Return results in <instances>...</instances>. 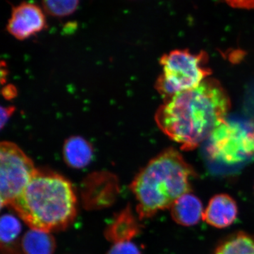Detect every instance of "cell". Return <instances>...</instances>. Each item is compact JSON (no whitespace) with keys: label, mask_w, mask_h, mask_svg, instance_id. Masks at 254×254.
<instances>
[{"label":"cell","mask_w":254,"mask_h":254,"mask_svg":"<svg viewBox=\"0 0 254 254\" xmlns=\"http://www.w3.org/2000/svg\"><path fill=\"white\" fill-rule=\"evenodd\" d=\"M231 100L220 81L208 78L193 89L164 100L155 113L160 130L185 151L208 140L226 122Z\"/></svg>","instance_id":"obj_1"},{"label":"cell","mask_w":254,"mask_h":254,"mask_svg":"<svg viewBox=\"0 0 254 254\" xmlns=\"http://www.w3.org/2000/svg\"><path fill=\"white\" fill-rule=\"evenodd\" d=\"M9 208L33 230L62 231L77 214V197L72 184L58 174L37 170Z\"/></svg>","instance_id":"obj_2"},{"label":"cell","mask_w":254,"mask_h":254,"mask_svg":"<svg viewBox=\"0 0 254 254\" xmlns=\"http://www.w3.org/2000/svg\"><path fill=\"white\" fill-rule=\"evenodd\" d=\"M196 175L183 155L173 148L151 159L130 185L138 203L139 220L171 208L175 200L191 192V181Z\"/></svg>","instance_id":"obj_3"},{"label":"cell","mask_w":254,"mask_h":254,"mask_svg":"<svg viewBox=\"0 0 254 254\" xmlns=\"http://www.w3.org/2000/svg\"><path fill=\"white\" fill-rule=\"evenodd\" d=\"M163 71L155 88L164 100L196 88L209 78L208 55L205 51L192 53L188 50H175L160 58Z\"/></svg>","instance_id":"obj_4"},{"label":"cell","mask_w":254,"mask_h":254,"mask_svg":"<svg viewBox=\"0 0 254 254\" xmlns=\"http://www.w3.org/2000/svg\"><path fill=\"white\" fill-rule=\"evenodd\" d=\"M38 169L17 145L3 141L0 145L1 207H9L23 191Z\"/></svg>","instance_id":"obj_5"},{"label":"cell","mask_w":254,"mask_h":254,"mask_svg":"<svg viewBox=\"0 0 254 254\" xmlns=\"http://www.w3.org/2000/svg\"><path fill=\"white\" fill-rule=\"evenodd\" d=\"M208 151L213 160L227 164L242 163L254 154L252 130L225 122L208 138Z\"/></svg>","instance_id":"obj_6"},{"label":"cell","mask_w":254,"mask_h":254,"mask_svg":"<svg viewBox=\"0 0 254 254\" xmlns=\"http://www.w3.org/2000/svg\"><path fill=\"white\" fill-rule=\"evenodd\" d=\"M119 193L118 178L113 174L100 172L90 175L82 186L84 208L96 210L113 204Z\"/></svg>","instance_id":"obj_7"},{"label":"cell","mask_w":254,"mask_h":254,"mask_svg":"<svg viewBox=\"0 0 254 254\" xmlns=\"http://www.w3.org/2000/svg\"><path fill=\"white\" fill-rule=\"evenodd\" d=\"M46 26V16L41 7L22 2L13 7L6 29L15 38L23 41L40 33Z\"/></svg>","instance_id":"obj_8"},{"label":"cell","mask_w":254,"mask_h":254,"mask_svg":"<svg viewBox=\"0 0 254 254\" xmlns=\"http://www.w3.org/2000/svg\"><path fill=\"white\" fill-rule=\"evenodd\" d=\"M238 215L237 202L226 193L212 197L203 213V220L216 228H226L236 220Z\"/></svg>","instance_id":"obj_9"},{"label":"cell","mask_w":254,"mask_h":254,"mask_svg":"<svg viewBox=\"0 0 254 254\" xmlns=\"http://www.w3.org/2000/svg\"><path fill=\"white\" fill-rule=\"evenodd\" d=\"M141 231V225L132 212L131 206L117 214L105 229V238L113 244L131 241Z\"/></svg>","instance_id":"obj_10"},{"label":"cell","mask_w":254,"mask_h":254,"mask_svg":"<svg viewBox=\"0 0 254 254\" xmlns=\"http://www.w3.org/2000/svg\"><path fill=\"white\" fill-rule=\"evenodd\" d=\"M170 213L174 221L185 227L193 226L203 220L204 209L198 197L193 193H185L170 208Z\"/></svg>","instance_id":"obj_11"},{"label":"cell","mask_w":254,"mask_h":254,"mask_svg":"<svg viewBox=\"0 0 254 254\" xmlns=\"http://www.w3.org/2000/svg\"><path fill=\"white\" fill-rule=\"evenodd\" d=\"M63 158L70 168L80 170L88 166L93 157L91 143L81 136L68 138L63 146Z\"/></svg>","instance_id":"obj_12"},{"label":"cell","mask_w":254,"mask_h":254,"mask_svg":"<svg viewBox=\"0 0 254 254\" xmlns=\"http://www.w3.org/2000/svg\"><path fill=\"white\" fill-rule=\"evenodd\" d=\"M21 222L11 214H4L0 222V240L1 254H23L20 235Z\"/></svg>","instance_id":"obj_13"},{"label":"cell","mask_w":254,"mask_h":254,"mask_svg":"<svg viewBox=\"0 0 254 254\" xmlns=\"http://www.w3.org/2000/svg\"><path fill=\"white\" fill-rule=\"evenodd\" d=\"M23 254H54L56 241L51 232L42 230H28L21 239Z\"/></svg>","instance_id":"obj_14"},{"label":"cell","mask_w":254,"mask_h":254,"mask_svg":"<svg viewBox=\"0 0 254 254\" xmlns=\"http://www.w3.org/2000/svg\"><path fill=\"white\" fill-rule=\"evenodd\" d=\"M213 254H254V235L245 232L232 234L219 243Z\"/></svg>","instance_id":"obj_15"},{"label":"cell","mask_w":254,"mask_h":254,"mask_svg":"<svg viewBox=\"0 0 254 254\" xmlns=\"http://www.w3.org/2000/svg\"><path fill=\"white\" fill-rule=\"evenodd\" d=\"M42 3L47 14L55 17H65L77 9L79 0H42Z\"/></svg>","instance_id":"obj_16"},{"label":"cell","mask_w":254,"mask_h":254,"mask_svg":"<svg viewBox=\"0 0 254 254\" xmlns=\"http://www.w3.org/2000/svg\"><path fill=\"white\" fill-rule=\"evenodd\" d=\"M106 254H141V252L131 241H128L113 244Z\"/></svg>","instance_id":"obj_17"},{"label":"cell","mask_w":254,"mask_h":254,"mask_svg":"<svg viewBox=\"0 0 254 254\" xmlns=\"http://www.w3.org/2000/svg\"><path fill=\"white\" fill-rule=\"evenodd\" d=\"M225 1L235 8L240 9H254V0H225Z\"/></svg>","instance_id":"obj_18"},{"label":"cell","mask_w":254,"mask_h":254,"mask_svg":"<svg viewBox=\"0 0 254 254\" xmlns=\"http://www.w3.org/2000/svg\"><path fill=\"white\" fill-rule=\"evenodd\" d=\"M14 107H1V128L4 126L5 124L7 123L8 120L11 118V115L14 113Z\"/></svg>","instance_id":"obj_19"},{"label":"cell","mask_w":254,"mask_h":254,"mask_svg":"<svg viewBox=\"0 0 254 254\" xmlns=\"http://www.w3.org/2000/svg\"><path fill=\"white\" fill-rule=\"evenodd\" d=\"M16 89H13V87L11 86H8L5 87L4 89L3 90V95L6 99H10L12 98L16 95Z\"/></svg>","instance_id":"obj_20"},{"label":"cell","mask_w":254,"mask_h":254,"mask_svg":"<svg viewBox=\"0 0 254 254\" xmlns=\"http://www.w3.org/2000/svg\"><path fill=\"white\" fill-rule=\"evenodd\" d=\"M252 133H253V138H254V127L253 129H252Z\"/></svg>","instance_id":"obj_21"}]
</instances>
